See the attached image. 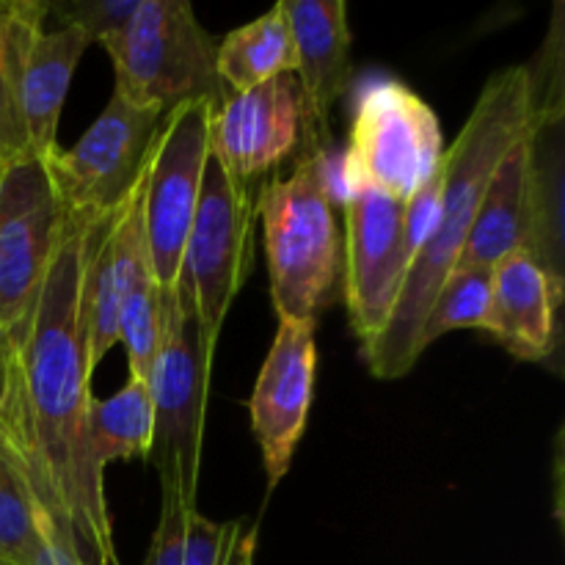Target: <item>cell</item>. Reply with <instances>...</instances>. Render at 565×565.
I'll return each mask as SVG.
<instances>
[{
    "mask_svg": "<svg viewBox=\"0 0 565 565\" xmlns=\"http://www.w3.org/2000/svg\"><path fill=\"white\" fill-rule=\"evenodd\" d=\"M92 221L70 213L31 312L3 334L9 386L0 406V452L20 469L36 508L83 565H119L105 469L88 439L94 373L81 292Z\"/></svg>",
    "mask_w": 565,
    "mask_h": 565,
    "instance_id": "6da1fadb",
    "label": "cell"
},
{
    "mask_svg": "<svg viewBox=\"0 0 565 565\" xmlns=\"http://www.w3.org/2000/svg\"><path fill=\"white\" fill-rule=\"evenodd\" d=\"M530 119L527 66L494 72L480 92L467 125L441 160V210L423 252L408 265L401 298L373 342L362 345L370 373L381 381L403 379L423 356L419 329L441 281L458 265L478 215L489 177Z\"/></svg>",
    "mask_w": 565,
    "mask_h": 565,
    "instance_id": "7a4b0ae2",
    "label": "cell"
},
{
    "mask_svg": "<svg viewBox=\"0 0 565 565\" xmlns=\"http://www.w3.org/2000/svg\"><path fill=\"white\" fill-rule=\"evenodd\" d=\"M563 88L530 83V119L489 177L456 268L533 254L563 276Z\"/></svg>",
    "mask_w": 565,
    "mask_h": 565,
    "instance_id": "3957f363",
    "label": "cell"
},
{
    "mask_svg": "<svg viewBox=\"0 0 565 565\" xmlns=\"http://www.w3.org/2000/svg\"><path fill=\"white\" fill-rule=\"evenodd\" d=\"M265 232L270 298L279 320H318L342 279V235L318 177V154H298L254 199Z\"/></svg>",
    "mask_w": 565,
    "mask_h": 565,
    "instance_id": "277c9868",
    "label": "cell"
},
{
    "mask_svg": "<svg viewBox=\"0 0 565 565\" xmlns=\"http://www.w3.org/2000/svg\"><path fill=\"white\" fill-rule=\"evenodd\" d=\"M114 94L160 116L193 99L218 108L230 92L215 70V42L185 0H138L127 31L105 47Z\"/></svg>",
    "mask_w": 565,
    "mask_h": 565,
    "instance_id": "5b68a950",
    "label": "cell"
},
{
    "mask_svg": "<svg viewBox=\"0 0 565 565\" xmlns=\"http://www.w3.org/2000/svg\"><path fill=\"white\" fill-rule=\"evenodd\" d=\"M163 342L147 381L154 408L149 461L158 469L163 497L196 505L213 359L199 340L196 309L185 279H177L174 290L163 292Z\"/></svg>",
    "mask_w": 565,
    "mask_h": 565,
    "instance_id": "8992f818",
    "label": "cell"
},
{
    "mask_svg": "<svg viewBox=\"0 0 565 565\" xmlns=\"http://www.w3.org/2000/svg\"><path fill=\"white\" fill-rule=\"evenodd\" d=\"M254 191L207 160L199 207L182 254L180 279L188 281L196 309L199 340L215 359L226 312L254 265Z\"/></svg>",
    "mask_w": 565,
    "mask_h": 565,
    "instance_id": "52a82bcc",
    "label": "cell"
},
{
    "mask_svg": "<svg viewBox=\"0 0 565 565\" xmlns=\"http://www.w3.org/2000/svg\"><path fill=\"white\" fill-rule=\"evenodd\" d=\"M213 110L207 99L169 110L149 149L143 169V237L160 292H171L180 279L182 254L210 160Z\"/></svg>",
    "mask_w": 565,
    "mask_h": 565,
    "instance_id": "ba28073f",
    "label": "cell"
},
{
    "mask_svg": "<svg viewBox=\"0 0 565 565\" xmlns=\"http://www.w3.org/2000/svg\"><path fill=\"white\" fill-rule=\"evenodd\" d=\"M163 116L119 94L70 149H55L47 163L66 213L108 215L125 204L147 169L149 149Z\"/></svg>",
    "mask_w": 565,
    "mask_h": 565,
    "instance_id": "9c48e42d",
    "label": "cell"
},
{
    "mask_svg": "<svg viewBox=\"0 0 565 565\" xmlns=\"http://www.w3.org/2000/svg\"><path fill=\"white\" fill-rule=\"evenodd\" d=\"M66 218L42 158L28 154L0 166V337L31 312Z\"/></svg>",
    "mask_w": 565,
    "mask_h": 565,
    "instance_id": "30bf717a",
    "label": "cell"
},
{
    "mask_svg": "<svg viewBox=\"0 0 565 565\" xmlns=\"http://www.w3.org/2000/svg\"><path fill=\"white\" fill-rule=\"evenodd\" d=\"M348 147L362 163L370 185L397 202H406L445 160L439 116L395 77L364 83L353 105Z\"/></svg>",
    "mask_w": 565,
    "mask_h": 565,
    "instance_id": "8fae6325",
    "label": "cell"
},
{
    "mask_svg": "<svg viewBox=\"0 0 565 565\" xmlns=\"http://www.w3.org/2000/svg\"><path fill=\"white\" fill-rule=\"evenodd\" d=\"M342 237V298L348 320L362 345L373 342L390 320L403 281L408 254L403 246V202L367 185L345 210Z\"/></svg>",
    "mask_w": 565,
    "mask_h": 565,
    "instance_id": "7c38bea8",
    "label": "cell"
},
{
    "mask_svg": "<svg viewBox=\"0 0 565 565\" xmlns=\"http://www.w3.org/2000/svg\"><path fill=\"white\" fill-rule=\"evenodd\" d=\"M315 320H279L274 345L265 356L254 384L248 412L252 434L263 452V467L270 489L290 472L298 441L307 430L315 395Z\"/></svg>",
    "mask_w": 565,
    "mask_h": 565,
    "instance_id": "4fadbf2b",
    "label": "cell"
},
{
    "mask_svg": "<svg viewBox=\"0 0 565 565\" xmlns=\"http://www.w3.org/2000/svg\"><path fill=\"white\" fill-rule=\"evenodd\" d=\"M301 88L279 75L248 92L230 94L210 116V158L237 182L252 185L301 147Z\"/></svg>",
    "mask_w": 565,
    "mask_h": 565,
    "instance_id": "5bb4252c",
    "label": "cell"
},
{
    "mask_svg": "<svg viewBox=\"0 0 565 565\" xmlns=\"http://www.w3.org/2000/svg\"><path fill=\"white\" fill-rule=\"evenodd\" d=\"M301 88V154L329 147V116L351 81V28L342 0H281Z\"/></svg>",
    "mask_w": 565,
    "mask_h": 565,
    "instance_id": "9a60e30c",
    "label": "cell"
},
{
    "mask_svg": "<svg viewBox=\"0 0 565 565\" xmlns=\"http://www.w3.org/2000/svg\"><path fill=\"white\" fill-rule=\"evenodd\" d=\"M563 276L527 252L491 268L489 334L519 362L550 364L561 351Z\"/></svg>",
    "mask_w": 565,
    "mask_h": 565,
    "instance_id": "2e32d148",
    "label": "cell"
},
{
    "mask_svg": "<svg viewBox=\"0 0 565 565\" xmlns=\"http://www.w3.org/2000/svg\"><path fill=\"white\" fill-rule=\"evenodd\" d=\"M86 47L88 39L72 28L44 31V25H39L28 36L20 61L17 103L33 158L47 160L58 149L61 108Z\"/></svg>",
    "mask_w": 565,
    "mask_h": 565,
    "instance_id": "e0dca14e",
    "label": "cell"
},
{
    "mask_svg": "<svg viewBox=\"0 0 565 565\" xmlns=\"http://www.w3.org/2000/svg\"><path fill=\"white\" fill-rule=\"evenodd\" d=\"M215 70L230 94L257 88L279 75H292L296 47L281 6L276 3L263 17L226 33L215 44Z\"/></svg>",
    "mask_w": 565,
    "mask_h": 565,
    "instance_id": "ac0fdd59",
    "label": "cell"
},
{
    "mask_svg": "<svg viewBox=\"0 0 565 565\" xmlns=\"http://www.w3.org/2000/svg\"><path fill=\"white\" fill-rule=\"evenodd\" d=\"M241 522H213L196 505L163 497L160 522L141 565H230Z\"/></svg>",
    "mask_w": 565,
    "mask_h": 565,
    "instance_id": "d6986e66",
    "label": "cell"
},
{
    "mask_svg": "<svg viewBox=\"0 0 565 565\" xmlns=\"http://www.w3.org/2000/svg\"><path fill=\"white\" fill-rule=\"evenodd\" d=\"M154 434L152 392L147 381L127 379V384L108 401H92L88 439L99 467L127 458H149Z\"/></svg>",
    "mask_w": 565,
    "mask_h": 565,
    "instance_id": "ffe728a7",
    "label": "cell"
},
{
    "mask_svg": "<svg viewBox=\"0 0 565 565\" xmlns=\"http://www.w3.org/2000/svg\"><path fill=\"white\" fill-rule=\"evenodd\" d=\"M44 25L42 0H0V160L28 158L25 127H22L17 83L28 36Z\"/></svg>",
    "mask_w": 565,
    "mask_h": 565,
    "instance_id": "44dd1931",
    "label": "cell"
},
{
    "mask_svg": "<svg viewBox=\"0 0 565 565\" xmlns=\"http://www.w3.org/2000/svg\"><path fill=\"white\" fill-rule=\"evenodd\" d=\"M491 268H452L441 281L419 329V348L434 345L456 329L489 331Z\"/></svg>",
    "mask_w": 565,
    "mask_h": 565,
    "instance_id": "7402d4cb",
    "label": "cell"
},
{
    "mask_svg": "<svg viewBox=\"0 0 565 565\" xmlns=\"http://www.w3.org/2000/svg\"><path fill=\"white\" fill-rule=\"evenodd\" d=\"M166 331L163 292L152 274L141 276L125 290L119 303V342L125 345L130 375L149 381Z\"/></svg>",
    "mask_w": 565,
    "mask_h": 565,
    "instance_id": "603a6c76",
    "label": "cell"
},
{
    "mask_svg": "<svg viewBox=\"0 0 565 565\" xmlns=\"http://www.w3.org/2000/svg\"><path fill=\"white\" fill-rule=\"evenodd\" d=\"M39 550V508L20 469L0 452V563L33 565Z\"/></svg>",
    "mask_w": 565,
    "mask_h": 565,
    "instance_id": "cb8c5ba5",
    "label": "cell"
},
{
    "mask_svg": "<svg viewBox=\"0 0 565 565\" xmlns=\"http://www.w3.org/2000/svg\"><path fill=\"white\" fill-rule=\"evenodd\" d=\"M44 20L58 17V28L83 33L88 44L108 47L130 25L138 0H42Z\"/></svg>",
    "mask_w": 565,
    "mask_h": 565,
    "instance_id": "d4e9b609",
    "label": "cell"
},
{
    "mask_svg": "<svg viewBox=\"0 0 565 565\" xmlns=\"http://www.w3.org/2000/svg\"><path fill=\"white\" fill-rule=\"evenodd\" d=\"M318 177H320V188H323L326 199L329 204L337 210H345L348 204L353 202L356 196H362L364 188L370 185L367 174H364L362 163L359 158L353 154V149L348 147H329L318 149Z\"/></svg>",
    "mask_w": 565,
    "mask_h": 565,
    "instance_id": "484cf974",
    "label": "cell"
},
{
    "mask_svg": "<svg viewBox=\"0 0 565 565\" xmlns=\"http://www.w3.org/2000/svg\"><path fill=\"white\" fill-rule=\"evenodd\" d=\"M441 180L445 177H441L439 169L403 202V246H406L408 265L423 252V246L430 241L436 230L441 210Z\"/></svg>",
    "mask_w": 565,
    "mask_h": 565,
    "instance_id": "4316f807",
    "label": "cell"
},
{
    "mask_svg": "<svg viewBox=\"0 0 565 565\" xmlns=\"http://www.w3.org/2000/svg\"><path fill=\"white\" fill-rule=\"evenodd\" d=\"M33 565H83L70 541L58 533V527L42 511H39V550Z\"/></svg>",
    "mask_w": 565,
    "mask_h": 565,
    "instance_id": "83f0119b",
    "label": "cell"
},
{
    "mask_svg": "<svg viewBox=\"0 0 565 565\" xmlns=\"http://www.w3.org/2000/svg\"><path fill=\"white\" fill-rule=\"evenodd\" d=\"M254 541H257V535L254 533H241V539H237V544H235V552H232L230 565H252Z\"/></svg>",
    "mask_w": 565,
    "mask_h": 565,
    "instance_id": "f1b7e54d",
    "label": "cell"
},
{
    "mask_svg": "<svg viewBox=\"0 0 565 565\" xmlns=\"http://www.w3.org/2000/svg\"><path fill=\"white\" fill-rule=\"evenodd\" d=\"M6 386H9V353H6V340L0 337V406H3Z\"/></svg>",
    "mask_w": 565,
    "mask_h": 565,
    "instance_id": "f546056e",
    "label": "cell"
},
{
    "mask_svg": "<svg viewBox=\"0 0 565 565\" xmlns=\"http://www.w3.org/2000/svg\"><path fill=\"white\" fill-rule=\"evenodd\" d=\"M0 166H3V160H0Z\"/></svg>",
    "mask_w": 565,
    "mask_h": 565,
    "instance_id": "4dcf8cb0",
    "label": "cell"
},
{
    "mask_svg": "<svg viewBox=\"0 0 565 565\" xmlns=\"http://www.w3.org/2000/svg\"><path fill=\"white\" fill-rule=\"evenodd\" d=\"M0 565H6V563H0Z\"/></svg>",
    "mask_w": 565,
    "mask_h": 565,
    "instance_id": "1f68e13d",
    "label": "cell"
}]
</instances>
